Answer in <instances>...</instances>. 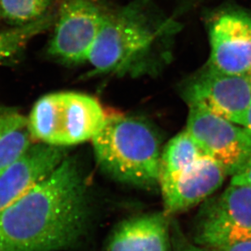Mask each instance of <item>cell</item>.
Instances as JSON below:
<instances>
[{
	"instance_id": "18",
	"label": "cell",
	"mask_w": 251,
	"mask_h": 251,
	"mask_svg": "<svg viewBox=\"0 0 251 251\" xmlns=\"http://www.w3.org/2000/svg\"><path fill=\"white\" fill-rule=\"evenodd\" d=\"M172 241L174 251H207L201 246H199L196 243L193 244L189 242L182 232H180L177 225H175L174 223L172 225Z\"/></svg>"
},
{
	"instance_id": "22",
	"label": "cell",
	"mask_w": 251,
	"mask_h": 251,
	"mask_svg": "<svg viewBox=\"0 0 251 251\" xmlns=\"http://www.w3.org/2000/svg\"><path fill=\"white\" fill-rule=\"evenodd\" d=\"M244 128H247L251 133V103L250 105L248 111H247V116H246V121H245Z\"/></svg>"
},
{
	"instance_id": "8",
	"label": "cell",
	"mask_w": 251,
	"mask_h": 251,
	"mask_svg": "<svg viewBox=\"0 0 251 251\" xmlns=\"http://www.w3.org/2000/svg\"><path fill=\"white\" fill-rule=\"evenodd\" d=\"M105 13L90 0H64L59 8L49 53L69 64L88 61Z\"/></svg>"
},
{
	"instance_id": "19",
	"label": "cell",
	"mask_w": 251,
	"mask_h": 251,
	"mask_svg": "<svg viewBox=\"0 0 251 251\" xmlns=\"http://www.w3.org/2000/svg\"><path fill=\"white\" fill-rule=\"evenodd\" d=\"M232 185H245L251 188V156L242 169L232 176Z\"/></svg>"
},
{
	"instance_id": "12",
	"label": "cell",
	"mask_w": 251,
	"mask_h": 251,
	"mask_svg": "<svg viewBox=\"0 0 251 251\" xmlns=\"http://www.w3.org/2000/svg\"><path fill=\"white\" fill-rule=\"evenodd\" d=\"M169 247V219L159 212L122 221L111 234L107 251H168Z\"/></svg>"
},
{
	"instance_id": "24",
	"label": "cell",
	"mask_w": 251,
	"mask_h": 251,
	"mask_svg": "<svg viewBox=\"0 0 251 251\" xmlns=\"http://www.w3.org/2000/svg\"><path fill=\"white\" fill-rule=\"evenodd\" d=\"M0 15H1V14H0Z\"/></svg>"
},
{
	"instance_id": "16",
	"label": "cell",
	"mask_w": 251,
	"mask_h": 251,
	"mask_svg": "<svg viewBox=\"0 0 251 251\" xmlns=\"http://www.w3.org/2000/svg\"><path fill=\"white\" fill-rule=\"evenodd\" d=\"M28 122L0 138V175L30 146Z\"/></svg>"
},
{
	"instance_id": "14",
	"label": "cell",
	"mask_w": 251,
	"mask_h": 251,
	"mask_svg": "<svg viewBox=\"0 0 251 251\" xmlns=\"http://www.w3.org/2000/svg\"><path fill=\"white\" fill-rule=\"evenodd\" d=\"M52 21V16L45 15L28 24L9 30H0V64L18 55L33 37L48 28Z\"/></svg>"
},
{
	"instance_id": "21",
	"label": "cell",
	"mask_w": 251,
	"mask_h": 251,
	"mask_svg": "<svg viewBox=\"0 0 251 251\" xmlns=\"http://www.w3.org/2000/svg\"><path fill=\"white\" fill-rule=\"evenodd\" d=\"M205 1L207 0H178L180 6L187 11H190L193 7H196L197 5L200 4Z\"/></svg>"
},
{
	"instance_id": "13",
	"label": "cell",
	"mask_w": 251,
	"mask_h": 251,
	"mask_svg": "<svg viewBox=\"0 0 251 251\" xmlns=\"http://www.w3.org/2000/svg\"><path fill=\"white\" fill-rule=\"evenodd\" d=\"M206 156L184 130L173 137L162 151L159 173V186L166 185L185 169Z\"/></svg>"
},
{
	"instance_id": "9",
	"label": "cell",
	"mask_w": 251,
	"mask_h": 251,
	"mask_svg": "<svg viewBox=\"0 0 251 251\" xmlns=\"http://www.w3.org/2000/svg\"><path fill=\"white\" fill-rule=\"evenodd\" d=\"M211 54L207 64L229 74H248L251 69V15L226 9L208 24Z\"/></svg>"
},
{
	"instance_id": "23",
	"label": "cell",
	"mask_w": 251,
	"mask_h": 251,
	"mask_svg": "<svg viewBox=\"0 0 251 251\" xmlns=\"http://www.w3.org/2000/svg\"><path fill=\"white\" fill-rule=\"evenodd\" d=\"M248 75H249L250 77H251V71L249 72V74H248Z\"/></svg>"
},
{
	"instance_id": "3",
	"label": "cell",
	"mask_w": 251,
	"mask_h": 251,
	"mask_svg": "<svg viewBox=\"0 0 251 251\" xmlns=\"http://www.w3.org/2000/svg\"><path fill=\"white\" fill-rule=\"evenodd\" d=\"M92 144L98 164L115 180L147 189L159 185L162 151L149 124L131 116H107Z\"/></svg>"
},
{
	"instance_id": "4",
	"label": "cell",
	"mask_w": 251,
	"mask_h": 251,
	"mask_svg": "<svg viewBox=\"0 0 251 251\" xmlns=\"http://www.w3.org/2000/svg\"><path fill=\"white\" fill-rule=\"evenodd\" d=\"M107 118L103 107L95 98L65 91L40 98L27 120L33 139L65 147L92 140Z\"/></svg>"
},
{
	"instance_id": "17",
	"label": "cell",
	"mask_w": 251,
	"mask_h": 251,
	"mask_svg": "<svg viewBox=\"0 0 251 251\" xmlns=\"http://www.w3.org/2000/svg\"><path fill=\"white\" fill-rule=\"evenodd\" d=\"M28 120L12 110L0 108V138L9 131L25 126Z\"/></svg>"
},
{
	"instance_id": "20",
	"label": "cell",
	"mask_w": 251,
	"mask_h": 251,
	"mask_svg": "<svg viewBox=\"0 0 251 251\" xmlns=\"http://www.w3.org/2000/svg\"><path fill=\"white\" fill-rule=\"evenodd\" d=\"M216 251H251V242H241L216 249Z\"/></svg>"
},
{
	"instance_id": "1",
	"label": "cell",
	"mask_w": 251,
	"mask_h": 251,
	"mask_svg": "<svg viewBox=\"0 0 251 251\" xmlns=\"http://www.w3.org/2000/svg\"><path fill=\"white\" fill-rule=\"evenodd\" d=\"M90 196L81 168L64 159L48 178L0 211V251H59L84 237Z\"/></svg>"
},
{
	"instance_id": "5",
	"label": "cell",
	"mask_w": 251,
	"mask_h": 251,
	"mask_svg": "<svg viewBox=\"0 0 251 251\" xmlns=\"http://www.w3.org/2000/svg\"><path fill=\"white\" fill-rule=\"evenodd\" d=\"M195 242L220 249L251 242V188L232 185L201 206L196 217Z\"/></svg>"
},
{
	"instance_id": "15",
	"label": "cell",
	"mask_w": 251,
	"mask_h": 251,
	"mask_svg": "<svg viewBox=\"0 0 251 251\" xmlns=\"http://www.w3.org/2000/svg\"><path fill=\"white\" fill-rule=\"evenodd\" d=\"M50 0H0V14L20 25L45 16Z\"/></svg>"
},
{
	"instance_id": "11",
	"label": "cell",
	"mask_w": 251,
	"mask_h": 251,
	"mask_svg": "<svg viewBox=\"0 0 251 251\" xmlns=\"http://www.w3.org/2000/svg\"><path fill=\"white\" fill-rule=\"evenodd\" d=\"M223 169L208 157H203L175 179L161 185L164 213L186 211L208 199L221 187L226 176Z\"/></svg>"
},
{
	"instance_id": "6",
	"label": "cell",
	"mask_w": 251,
	"mask_h": 251,
	"mask_svg": "<svg viewBox=\"0 0 251 251\" xmlns=\"http://www.w3.org/2000/svg\"><path fill=\"white\" fill-rule=\"evenodd\" d=\"M189 107L206 110L243 127L251 103L248 74H229L206 64L180 87Z\"/></svg>"
},
{
	"instance_id": "25",
	"label": "cell",
	"mask_w": 251,
	"mask_h": 251,
	"mask_svg": "<svg viewBox=\"0 0 251 251\" xmlns=\"http://www.w3.org/2000/svg\"></svg>"
},
{
	"instance_id": "7",
	"label": "cell",
	"mask_w": 251,
	"mask_h": 251,
	"mask_svg": "<svg viewBox=\"0 0 251 251\" xmlns=\"http://www.w3.org/2000/svg\"><path fill=\"white\" fill-rule=\"evenodd\" d=\"M185 130L227 176L238 173L251 156L249 131L206 110L189 107Z\"/></svg>"
},
{
	"instance_id": "2",
	"label": "cell",
	"mask_w": 251,
	"mask_h": 251,
	"mask_svg": "<svg viewBox=\"0 0 251 251\" xmlns=\"http://www.w3.org/2000/svg\"><path fill=\"white\" fill-rule=\"evenodd\" d=\"M180 28L176 18L159 12L151 0H133L105 13L88 61L95 74H157L170 61Z\"/></svg>"
},
{
	"instance_id": "10",
	"label": "cell",
	"mask_w": 251,
	"mask_h": 251,
	"mask_svg": "<svg viewBox=\"0 0 251 251\" xmlns=\"http://www.w3.org/2000/svg\"><path fill=\"white\" fill-rule=\"evenodd\" d=\"M65 156L64 147L32 143L0 175V211L48 178Z\"/></svg>"
}]
</instances>
